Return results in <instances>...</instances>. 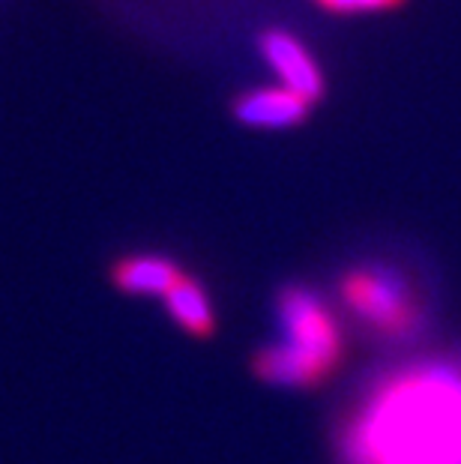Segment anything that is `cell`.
I'll return each mask as SVG.
<instances>
[{"instance_id": "1", "label": "cell", "mask_w": 461, "mask_h": 464, "mask_svg": "<svg viewBox=\"0 0 461 464\" xmlns=\"http://www.w3.org/2000/svg\"><path fill=\"white\" fill-rule=\"evenodd\" d=\"M351 464H461V369L423 362L389 374L345 431Z\"/></svg>"}, {"instance_id": "2", "label": "cell", "mask_w": 461, "mask_h": 464, "mask_svg": "<svg viewBox=\"0 0 461 464\" xmlns=\"http://www.w3.org/2000/svg\"><path fill=\"white\" fill-rule=\"evenodd\" d=\"M282 342L255 357V374L276 387H315L341 360V330L330 305L303 285L279 294Z\"/></svg>"}, {"instance_id": "3", "label": "cell", "mask_w": 461, "mask_h": 464, "mask_svg": "<svg viewBox=\"0 0 461 464\" xmlns=\"http://www.w3.org/2000/svg\"><path fill=\"white\" fill-rule=\"evenodd\" d=\"M341 300L362 324L389 339H401L419 327V305L405 276L389 266H357L339 285Z\"/></svg>"}, {"instance_id": "4", "label": "cell", "mask_w": 461, "mask_h": 464, "mask_svg": "<svg viewBox=\"0 0 461 464\" xmlns=\"http://www.w3.org/2000/svg\"><path fill=\"white\" fill-rule=\"evenodd\" d=\"M258 52L273 69L276 82L297 93L300 100L315 105L323 91H327V78L318 63L315 52L303 43V39L288 31V27H270L258 36Z\"/></svg>"}, {"instance_id": "5", "label": "cell", "mask_w": 461, "mask_h": 464, "mask_svg": "<svg viewBox=\"0 0 461 464\" xmlns=\"http://www.w3.org/2000/svg\"><path fill=\"white\" fill-rule=\"evenodd\" d=\"M312 105L288 87H255L234 100V117L249 130H291L309 117Z\"/></svg>"}, {"instance_id": "6", "label": "cell", "mask_w": 461, "mask_h": 464, "mask_svg": "<svg viewBox=\"0 0 461 464\" xmlns=\"http://www.w3.org/2000/svg\"><path fill=\"white\" fill-rule=\"evenodd\" d=\"M180 276L178 264L162 255H132L114 264V285L135 297H165Z\"/></svg>"}, {"instance_id": "7", "label": "cell", "mask_w": 461, "mask_h": 464, "mask_svg": "<svg viewBox=\"0 0 461 464\" xmlns=\"http://www.w3.org/2000/svg\"><path fill=\"white\" fill-rule=\"evenodd\" d=\"M165 305H168L171 318L178 321V327L189 335H210L216 330L213 305L207 291L201 288L192 276H180V282L165 294Z\"/></svg>"}, {"instance_id": "8", "label": "cell", "mask_w": 461, "mask_h": 464, "mask_svg": "<svg viewBox=\"0 0 461 464\" xmlns=\"http://www.w3.org/2000/svg\"><path fill=\"white\" fill-rule=\"evenodd\" d=\"M318 9L339 18H357V15H380L396 13L408 4V0H312Z\"/></svg>"}]
</instances>
